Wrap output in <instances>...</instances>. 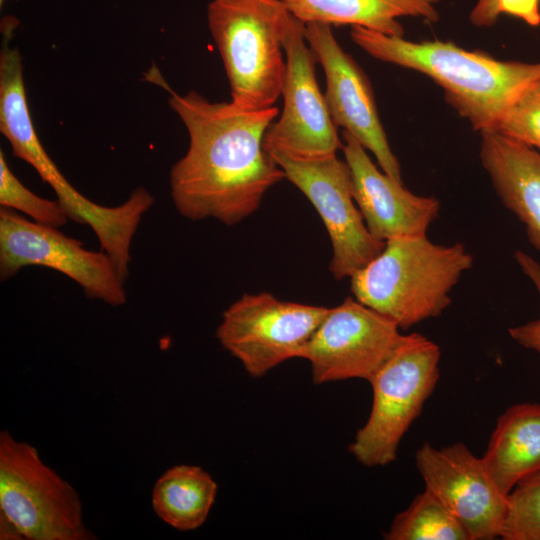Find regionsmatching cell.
<instances>
[{"label": "cell", "instance_id": "obj_1", "mask_svg": "<svg viewBox=\"0 0 540 540\" xmlns=\"http://www.w3.org/2000/svg\"><path fill=\"white\" fill-rule=\"evenodd\" d=\"M146 79L168 91L170 107L189 136L187 152L170 171L177 211L193 221L214 218L228 226L253 214L266 192L285 178L263 147L278 108L245 110L232 101L210 102L195 91L179 95L155 67Z\"/></svg>", "mask_w": 540, "mask_h": 540}, {"label": "cell", "instance_id": "obj_2", "mask_svg": "<svg viewBox=\"0 0 540 540\" xmlns=\"http://www.w3.org/2000/svg\"><path fill=\"white\" fill-rule=\"evenodd\" d=\"M350 35L372 57L431 78L480 133L494 130L515 96L540 74V62L502 61L452 42H413L360 26H352Z\"/></svg>", "mask_w": 540, "mask_h": 540}, {"label": "cell", "instance_id": "obj_3", "mask_svg": "<svg viewBox=\"0 0 540 540\" xmlns=\"http://www.w3.org/2000/svg\"><path fill=\"white\" fill-rule=\"evenodd\" d=\"M473 262L461 243L439 245L426 235L395 238L350 277V290L357 301L408 329L442 314Z\"/></svg>", "mask_w": 540, "mask_h": 540}, {"label": "cell", "instance_id": "obj_4", "mask_svg": "<svg viewBox=\"0 0 540 540\" xmlns=\"http://www.w3.org/2000/svg\"><path fill=\"white\" fill-rule=\"evenodd\" d=\"M294 18L281 0H212L207 21L231 101L245 110L274 106L286 73L283 42Z\"/></svg>", "mask_w": 540, "mask_h": 540}, {"label": "cell", "instance_id": "obj_5", "mask_svg": "<svg viewBox=\"0 0 540 540\" xmlns=\"http://www.w3.org/2000/svg\"><path fill=\"white\" fill-rule=\"evenodd\" d=\"M1 539L91 540L76 490L38 450L0 433Z\"/></svg>", "mask_w": 540, "mask_h": 540}, {"label": "cell", "instance_id": "obj_6", "mask_svg": "<svg viewBox=\"0 0 540 540\" xmlns=\"http://www.w3.org/2000/svg\"><path fill=\"white\" fill-rule=\"evenodd\" d=\"M439 346L419 333L401 335L369 378L373 400L366 423L349 446L367 467L392 463L402 437L420 415L439 379Z\"/></svg>", "mask_w": 540, "mask_h": 540}, {"label": "cell", "instance_id": "obj_7", "mask_svg": "<svg viewBox=\"0 0 540 540\" xmlns=\"http://www.w3.org/2000/svg\"><path fill=\"white\" fill-rule=\"evenodd\" d=\"M329 308L283 301L269 292L246 293L222 314L216 337L252 377L302 358Z\"/></svg>", "mask_w": 540, "mask_h": 540}, {"label": "cell", "instance_id": "obj_8", "mask_svg": "<svg viewBox=\"0 0 540 540\" xmlns=\"http://www.w3.org/2000/svg\"><path fill=\"white\" fill-rule=\"evenodd\" d=\"M56 270L79 284L84 294L111 306L126 303L125 281L113 260L87 250L56 227L29 221L12 209H0V278L7 280L26 266Z\"/></svg>", "mask_w": 540, "mask_h": 540}, {"label": "cell", "instance_id": "obj_9", "mask_svg": "<svg viewBox=\"0 0 540 540\" xmlns=\"http://www.w3.org/2000/svg\"><path fill=\"white\" fill-rule=\"evenodd\" d=\"M283 48L286 58L283 109L264 136V150L305 161L334 156L342 149L343 141L316 79L317 61L305 38V23L295 16Z\"/></svg>", "mask_w": 540, "mask_h": 540}, {"label": "cell", "instance_id": "obj_10", "mask_svg": "<svg viewBox=\"0 0 540 540\" xmlns=\"http://www.w3.org/2000/svg\"><path fill=\"white\" fill-rule=\"evenodd\" d=\"M319 214L331 241L330 272L336 280L352 277L371 262L385 242L369 232L353 197L346 161L336 155L320 160H295L268 154Z\"/></svg>", "mask_w": 540, "mask_h": 540}, {"label": "cell", "instance_id": "obj_11", "mask_svg": "<svg viewBox=\"0 0 540 540\" xmlns=\"http://www.w3.org/2000/svg\"><path fill=\"white\" fill-rule=\"evenodd\" d=\"M399 329L393 320L348 297L329 308L302 359L310 363L315 384L369 380L400 339Z\"/></svg>", "mask_w": 540, "mask_h": 540}, {"label": "cell", "instance_id": "obj_12", "mask_svg": "<svg viewBox=\"0 0 540 540\" xmlns=\"http://www.w3.org/2000/svg\"><path fill=\"white\" fill-rule=\"evenodd\" d=\"M331 27L322 22L305 23L306 41L325 74L324 96L331 118L375 156L382 171L403 183L400 163L388 143L371 83L339 45Z\"/></svg>", "mask_w": 540, "mask_h": 540}, {"label": "cell", "instance_id": "obj_13", "mask_svg": "<svg viewBox=\"0 0 540 540\" xmlns=\"http://www.w3.org/2000/svg\"><path fill=\"white\" fill-rule=\"evenodd\" d=\"M415 462L425 488L460 521L470 540L501 535L508 495L491 478L482 458L461 442L440 449L425 443L416 451Z\"/></svg>", "mask_w": 540, "mask_h": 540}, {"label": "cell", "instance_id": "obj_14", "mask_svg": "<svg viewBox=\"0 0 540 540\" xmlns=\"http://www.w3.org/2000/svg\"><path fill=\"white\" fill-rule=\"evenodd\" d=\"M342 140L353 197L371 235L381 242L426 235L439 215V200L413 194L403 183L378 170L350 133L343 131Z\"/></svg>", "mask_w": 540, "mask_h": 540}, {"label": "cell", "instance_id": "obj_15", "mask_svg": "<svg viewBox=\"0 0 540 540\" xmlns=\"http://www.w3.org/2000/svg\"><path fill=\"white\" fill-rule=\"evenodd\" d=\"M480 134V160L496 194L540 251V152L495 130Z\"/></svg>", "mask_w": 540, "mask_h": 540}, {"label": "cell", "instance_id": "obj_16", "mask_svg": "<svg viewBox=\"0 0 540 540\" xmlns=\"http://www.w3.org/2000/svg\"><path fill=\"white\" fill-rule=\"evenodd\" d=\"M482 460L506 495L521 479L540 471V403L508 408L498 418Z\"/></svg>", "mask_w": 540, "mask_h": 540}, {"label": "cell", "instance_id": "obj_17", "mask_svg": "<svg viewBox=\"0 0 540 540\" xmlns=\"http://www.w3.org/2000/svg\"><path fill=\"white\" fill-rule=\"evenodd\" d=\"M304 23L360 26L389 36L403 37L398 19L417 17L437 22L440 0H281Z\"/></svg>", "mask_w": 540, "mask_h": 540}, {"label": "cell", "instance_id": "obj_18", "mask_svg": "<svg viewBox=\"0 0 540 540\" xmlns=\"http://www.w3.org/2000/svg\"><path fill=\"white\" fill-rule=\"evenodd\" d=\"M218 486L200 466L180 464L166 470L152 491L155 514L179 531H191L206 521Z\"/></svg>", "mask_w": 540, "mask_h": 540}, {"label": "cell", "instance_id": "obj_19", "mask_svg": "<svg viewBox=\"0 0 540 540\" xmlns=\"http://www.w3.org/2000/svg\"><path fill=\"white\" fill-rule=\"evenodd\" d=\"M387 540H470L460 521L428 489L418 494L410 506L397 514Z\"/></svg>", "mask_w": 540, "mask_h": 540}, {"label": "cell", "instance_id": "obj_20", "mask_svg": "<svg viewBox=\"0 0 540 540\" xmlns=\"http://www.w3.org/2000/svg\"><path fill=\"white\" fill-rule=\"evenodd\" d=\"M500 537L504 540H540V471L521 479L508 495Z\"/></svg>", "mask_w": 540, "mask_h": 540}, {"label": "cell", "instance_id": "obj_21", "mask_svg": "<svg viewBox=\"0 0 540 540\" xmlns=\"http://www.w3.org/2000/svg\"><path fill=\"white\" fill-rule=\"evenodd\" d=\"M0 205L18 210L34 222L60 227L69 217L58 200L41 198L25 187L8 167L5 154L0 151Z\"/></svg>", "mask_w": 540, "mask_h": 540}, {"label": "cell", "instance_id": "obj_22", "mask_svg": "<svg viewBox=\"0 0 540 540\" xmlns=\"http://www.w3.org/2000/svg\"><path fill=\"white\" fill-rule=\"evenodd\" d=\"M494 130L540 151V74L515 96Z\"/></svg>", "mask_w": 540, "mask_h": 540}, {"label": "cell", "instance_id": "obj_23", "mask_svg": "<svg viewBox=\"0 0 540 540\" xmlns=\"http://www.w3.org/2000/svg\"><path fill=\"white\" fill-rule=\"evenodd\" d=\"M514 258L523 273L532 281L540 296V263L521 250L514 253ZM508 332L519 345L540 354V317L528 323L511 327Z\"/></svg>", "mask_w": 540, "mask_h": 540}, {"label": "cell", "instance_id": "obj_24", "mask_svg": "<svg viewBox=\"0 0 540 540\" xmlns=\"http://www.w3.org/2000/svg\"><path fill=\"white\" fill-rule=\"evenodd\" d=\"M498 14L520 18L530 26L540 25V0H496Z\"/></svg>", "mask_w": 540, "mask_h": 540}, {"label": "cell", "instance_id": "obj_25", "mask_svg": "<svg viewBox=\"0 0 540 540\" xmlns=\"http://www.w3.org/2000/svg\"><path fill=\"white\" fill-rule=\"evenodd\" d=\"M498 17L496 0H478L470 13V21L477 27H491Z\"/></svg>", "mask_w": 540, "mask_h": 540}, {"label": "cell", "instance_id": "obj_26", "mask_svg": "<svg viewBox=\"0 0 540 540\" xmlns=\"http://www.w3.org/2000/svg\"><path fill=\"white\" fill-rule=\"evenodd\" d=\"M5 1L6 0H0V5L2 6Z\"/></svg>", "mask_w": 540, "mask_h": 540}]
</instances>
